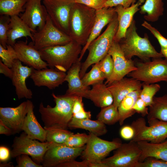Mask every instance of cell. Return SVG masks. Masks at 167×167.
I'll use <instances>...</instances> for the list:
<instances>
[{
    "instance_id": "1",
    "label": "cell",
    "mask_w": 167,
    "mask_h": 167,
    "mask_svg": "<svg viewBox=\"0 0 167 167\" xmlns=\"http://www.w3.org/2000/svg\"><path fill=\"white\" fill-rule=\"evenodd\" d=\"M52 96L55 103L54 107L49 105L45 107L42 102L39 106V112L45 125L44 127L66 129L72 118L73 105L77 96L66 93L57 95L53 92Z\"/></svg>"
},
{
    "instance_id": "2",
    "label": "cell",
    "mask_w": 167,
    "mask_h": 167,
    "mask_svg": "<svg viewBox=\"0 0 167 167\" xmlns=\"http://www.w3.org/2000/svg\"><path fill=\"white\" fill-rule=\"evenodd\" d=\"M119 43L125 57L128 59L136 56L146 62L149 61L150 58H161L163 57L152 45L146 34L143 37L138 34L134 19L127 29L125 37Z\"/></svg>"
},
{
    "instance_id": "3",
    "label": "cell",
    "mask_w": 167,
    "mask_h": 167,
    "mask_svg": "<svg viewBox=\"0 0 167 167\" xmlns=\"http://www.w3.org/2000/svg\"><path fill=\"white\" fill-rule=\"evenodd\" d=\"M82 49L81 45L72 40L64 45L49 47L39 51L48 67L66 72L78 60Z\"/></svg>"
},
{
    "instance_id": "4",
    "label": "cell",
    "mask_w": 167,
    "mask_h": 167,
    "mask_svg": "<svg viewBox=\"0 0 167 167\" xmlns=\"http://www.w3.org/2000/svg\"><path fill=\"white\" fill-rule=\"evenodd\" d=\"M96 10L75 2L71 12L69 36L79 44L85 45L93 27Z\"/></svg>"
},
{
    "instance_id": "5",
    "label": "cell",
    "mask_w": 167,
    "mask_h": 167,
    "mask_svg": "<svg viewBox=\"0 0 167 167\" xmlns=\"http://www.w3.org/2000/svg\"><path fill=\"white\" fill-rule=\"evenodd\" d=\"M118 27V21L116 14L103 33L89 45L87 49L89 51L88 55L85 61L81 64L79 73L81 79L91 65L99 62L108 54L114 41Z\"/></svg>"
},
{
    "instance_id": "6",
    "label": "cell",
    "mask_w": 167,
    "mask_h": 167,
    "mask_svg": "<svg viewBox=\"0 0 167 167\" xmlns=\"http://www.w3.org/2000/svg\"><path fill=\"white\" fill-rule=\"evenodd\" d=\"M148 120L147 126L145 119L139 118L133 121L131 125L135 131L132 140L136 142L145 141L157 143L167 138V122L156 119Z\"/></svg>"
},
{
    "instance_id": "7",
    "label": "cell",
    "mask_w": 167,
    "mask_h": 167,
    "mask_svg": "<svg viewBox=\"0 0 167 167\" xmlns=\"http://www.w3.org/2000/svg\"><path fill=\"white\" fill-rule=\"evenodd\" d=\"M135 64L137 69L129 74V77L148 84L167 82V59L154 58Z\"/></svg>"
},
{
    "instance_id": "8",
    "label": "cell",
    "mask_w": 167,
    "mask_h": 167,
    "mask_svg": "<svg viewBox=\"0 0 167 167\" xmlns=\"http://www.w3.org/2000/svg\"><path fill=\"white\" fill-rule=\"evenodd\" d=\"M53 143L40 142L32 139L24 131L19 136L14 138L11 156L15 158L20 155L27 154L30 156L36 163L41 165L45 152Z\"/></svg>"
},
{
    "instance_id": "9",
    "label": "cell",
    "mask_w": 167,
    "mask_h": 167,
    "mask_svg": "<svg viewBox=\"0 0 167 167\" xmlns=\"http://www.w3.org/2000/svg\"><path fill=\"white\" fill-rule=\"evenodd\" d=\"M89 135L88 140L80 156L82 160H86L89 162L101 161L122 143L119 138L109 141L102 139L89 132Z\"/></svg>"
},
{
    "instance_id": "10",
    "label": "cell",
    "mask_w": 167,
    "mask_h": 167,
    "mask_svg": "<svg viewBox=\"0 0 167 167\" xmlns=\"http://www.w3.org/2000/svg\"><path fill=\"white\" fill-rule=\"evenodd\" d=\"M33 37L32 41L38 50L64 45L72 40L69 36L54 25L48 15L43 27L33 33Z\"/></svg>"
},
{
    "instance_id": "11",
    "label": "cell",
    "mask_w": 167,
    "mask_h": 167,
    "mask_svg": "<svg viewBox=\"0 0 167 167\" xmlns=\"http://www.w3.org/2000/svg\"><path fill=\"white\" fill-rule=\"evenodd\" d=\"M114 150L112 156L101 161L108 167H137L141 150L137 142L131 140L122 143Z\"/></svg>"
},
{
    "instance_id": "12",
    "label": "cell",
    "mask_w": 167,
    "mask_h": 167,
    "mask_svg": "<svg viewBox=\"0 0 167 167\" xmlns=\"http://www.w3.org/2000/svg\"><path fill=\"white\" fill-rule=\"evenodd\" d=\"M42 2L54 25L69 36L70 18L74 0H43Z\"/></svg>"
},
{
    "instance_id": "13",
    "label": "cell",
    "mask_w": 167,
    "mask_h": 167,
    "mask_svg": "<svg viewBox=\"0 0 167 167\" xmlns=\"http://www.w3.org/2000/svg\"><path fill=\"white\" fill-rule=\"evenodd\" d=\"M85 147L72 148L53 143L45 152L41 165L44 167H57L60 164L75 160L81 155Z\"/></svg>"
},
{
    "instance_id": "14",
    "label": "cell",
    "mask_w": 167,
    "mask_h": 167,
    "mask_svg": "<svg viewBox=\"0 0 167 167\" xmlns=\"http://www.w3.org/2000/svg\"><path fill=\"white\" fill-rule=\"evenodd\" d=\"M108 54L112 58L113 68L111 76L105 82V84L107 85L120 80L137 69L134 62L132 59H128L125 57L119 42L114 41Z\"/></svg>"
},
{
    "instance_id": "15",
    "label": "cell",
    "mask_w": 167,
    "mask_h": 167,
    "mask_svg": "<svg viewBox=\"0 0 167 167\" xmlns=\"http://www.w3.org/2000/svg\"><path fill=\"white\" fill-rule=\"evenodd\" d=\"M42 0H28L24 11L20 16L31 30L32 33L41 29L45 25L48 14Z\"/></svg>"
},
{
    "instance_id": "16",
    "label": "cell",
    "mask_w": 167,
    "mask_h": 167,
    "mask_svg": "<svg viewBox=\"0 0 167 167\" xmlns=\"http://www.w3.org/2000/svg\"><path fill=\"white\" fill-rule=\"evenodd\" d=\"M13 46L18 59L24 64L37 70L47 68V63L42 59L32 41L28 44L27 41H18Z\"/></svg>"
},
{
    "instance_id": "17",
    "label": "cell",
    "mask_w": 167,
    "mask_h": 167,
    "mask_svg": "<svg viewBox=\"0 0 167 167\" xmlns=\"http://www.w3.org/2000/svg\"><path fill=\"white\" fill-rule=\"evenodd\" d=\"M28 108L27 101L15 107H0V120L12 130L13 134L19 133L23 131Z\"/></svg>"
},
{
    "instance_id": "18",
    "label": "cell",
    "mask_w": 167,
    "mask_h": 167,
    "mask_svg": "<svg viewBox=\"0 0 167 167\" xmlns=\"http://www.w3.org/2000/svg\"><path fill=\"white\" fill-rule=\"evenodd\" d=\"M24 66L18 59L14 60L11 68L13 71L11 79L12 84L15 87L16 95L19 99L25 98L31 99L32 96V91L26 85V80L30 77L32 67Z\"/></svg>"
},
{
    "instance_id": "19",
    "label": "cell",
    "mask_w": 167,
    "mask_h": 167,
    "mask_svg": "<svg viewBox=\"0 0 167 167\" xmlns=\"http://www.w3.org/2000/svg\"><path fill=\"white\" fill-rule=\"evenodd\" d=\"M66 74L54 68H48L37 70L32 68L30 78L37 87L45 86L52 90L65 81Z\"/></svg>"
},
{
    "instance_id": "20",
    "label": "cell",
    "mask_w": 167,
    "mask_h": 167,
    "mask_svg": "<svg viewBox=\"0 0 167 167\" xmlns=\"http://www.w3.org/2000/svg\"><path fill=\"white\" fill-rule=\"evenodd\" d=\"M145 0H138L128 7L121 5L115 7L118 21V27L114 41L119 42L125 36L126 31L131 24L134 15L139 11L140 6Z\"/></svg>"
},
{
    "instance_id": "21",
    "label": "cell",
    "mask_w": 167,
    "mask_h": 167,
    "mask_svg": "<svg viewBox=\"0 0 167 167\" xmlns=\"http://www.w3.org/2000/svg\"><path fill=\"white\" fill-rule=\"evenodd\" d=\"M116 13L115 7H104L96 10L94 24L86 44L82 49L79 60L81 61L90 43L98 36L104 28L114 19Z\"/></svg>"
},
{
    "instance_id": "22",
    "label": "cell",
    "mask_w": 167,
    "mask_h": 167,
    "mask_svg": "<svg viewBox=\"0 0 167 167\" xmlns=\"http://www.w3.org/2000/svg\"><path fill=\"white\" fill-rule=\"evenodd\" d=\"M107 86L113 96V104L118 107L122 100L128 94L141 89L142 84L141 81L132 78L124 77L113 82Z\"/></svg>"
},
{
    "instance_id": "23",
    "label": "cell",
    "mask_w": 167,
    "mask_h": 167,
    "mask_svg": "<svg viewBox=\"0 0 167 167\" xmlns=\"http://www.w3.org/2000/svg\"><path fill=\"white\" fill-rule=\"evenodd\" d=\"M81 66V61L78 59L68 71L65 81L68 83V88L66 93L88 99L89 87L83 84L80 77Z\"/></svg>"
},
{
    "instance_id": "24",
    "label": "cell",
    "mask_w": 167,
    "mask_h": 167,
    "mask_svg": "<svg viewBox=\"0 0 167 167\" xmlns=\"http://www.w3.org/2000/svg\"><path fill=\"white\" fill-rule=\"evenodd\" d=\"M27 101L28 111L25 118L22 130L29 138L32 139L42 142H46V130L41 126L35 115L32 102L29 100Z\"/></svg>"
},
{
    "instance_id": "25",
    "label": "cell",
    "mask_w": 167,
    "mask_h": 167,
    "mask_svg": "<svg viewBox=\"0 0 167 167\" xmlns=\"http://www.w3.org/2000/svg\"><path fill=\"white\" fill-rule=\"evenodd\" d=\"M29 36L33 40V34L27 24L19 15L11 16L7 32V45L13 46L16 40Z\"/></svg>"
},
{
    "instance_id": "26",
    "label": "cell",
    "mask_w": 167,
    "mask_h": 167,
    "mask_svg": "<svg viewBox=\"0 0 167 167\" xmlns=\"http://www.w3.org/2000/svg\"><path fill=\"white\" fill-rule=\"evenodd\" d=\"M137 142L141 150L139 162L149 157L167 161V140L157 143L145 141Z\"/></svg>"
},
{
    "instance_id": "27",
    "label": "cell",
    "mask_w": 167,
    "mask_h": 167,
    "mask_svg": "<svg viewBox=\"0 0 167 167\" xmlns=\"http://www.w3.org/2000/svg\"><path fill=\"white\" fill-rule=\"evenodd\" d=\"M90 99L95 106L101 108L109 106L113 103L112 94L107 85L103 83L92 85L88 93Z\"/></svg>"
},
{
    "instance_id": "28",
    "label": "cell",
    "mask_w": 167,
    "mask_h": 167,
    "mask_svg": "<svg viewBox=\"0 0 167 167\" xmlns=\"http://www.w3.org/2000/svg\"><path fill=\"white\" fill-rule=\"evenodd\" d=\"M68 127L71 129H84L98 136L104 135L107 132L105 125L97 119H81L72 117L68 123Z\"/></svg>"
},
{
    "instance_id": "29",
    "label": "cell",
    "mask_w": 167,
    "mask_h": 167,
    "mask_svg": "<svg viewBox=\"0 0 167 167\" xmlns=\"http://www.w3.org/2000/svg\"><path fill=\"white\" fill-rule=\"evenodd\" d=\"M141 89L130 93L121 102L118 107L119 116L118 122L120 125H122L126 119L135 113L133 107L137 100L140 97Z\"/></svg>"
},
{
    "instance_id": "30",
    "label": "cell",
    "mask_w": 167,
    "mask_h": 167,
    "mask_svg": "<svg viewBox=\"0 0 167 167\" xmlns=\"http://www.w3.org/2000/svg\"><path fill=\"white\" fill-rule=\"evenodd\" d=\"M163 0H145L140 7L139 12L145 14L144 18L146 21L155 22L163 14Z\"/></svg>"
},
{
    "instance_id": "31",
    "label": "cell",
    "mask_w": 167,
    "mask_h": 167,
    "mask_svg": "<svg viewBox=\"0 0 167 167\" xmlns=\"http://www.w3.org/2000/svg\"><path fill=\"white\" fill-rule=\"evenodd\" d=\"M147 118L148 120L156 119L167 122V95L154 97Z\"/></svg>"
},
{
    "instance_id": "32",
    "label": "cell",
    "mask_w": 167,
    "mask_h": 167,
    "mask_svg": "<svg viewBox=\"0 0 167 167\" xmlns=\"http://www.w3.org/2000/svg\"><path fill=\"white\" fill-rule=\"evenodd\" d=\"M28 0H0V15L11 16L19 15L24 11Z\"/></svg>"
},
{
    "instance_id": "33",
    "label": "cell",
    "mask_w": 167,
    "mask_h": 167,
    "mask_svg": "<svg viewBox=\"0 0 167 167\" xmlns=\"http://www.w3.org/2000/svg\"><path fill=\"white\" fill-rule=\"evenodd\" d=\"M46 131V142L62 144L74 133L66 129L49 127H44Z\"/></svg>"
},
{
    "instance_id": "34",
    "label": "cell",
    "mask_w": 167,
    "mask_h": 167,
    "mask_svg": "<svg viewBox=\"0 0 167 167\" xmlns=\"http://www.w3.org/2000/svg\"><path fill=\"white\" fill-rule=\"evenodd\" d=\"M101 108L96 116L97 120L109 125H113L118 122L119 116L118 107L113 104Z\"/></svg>"
},
{
    "instance_id": "35",
    "label": "cell",
    "mask_w": 167,
    "mask_h": 167,
    "mask_svg": "<svg viewBox=\"0 0 167 167\" xmlns=\"http://www.w3.org/2000/svg\"><path fill=\"white\" fill-rule=\"evenodd\" d=\"M105 78L101 70L98 62L92 66L90 71L86 73L81 79L82 82L86 86L103 83Z\"/></svg>"
},
{
    "instance_id": "36",
    "label": "cell",
    "mask_w": 167,
    "mask_h": 167,
    "mask_svg": "<svg viewBox=\"0 0 167 167\" xmlns=\"http://www.w3.org/2000/svg\"><path fill=\"white\" fill-rule=\"evenodd\" d=\"M140 97L147 106H150L153 102L155 95L160 89V85L158 84H148L144 83L142 84Z\"/></svg>"
},
{
    "instance_id": "37",
    "label": "cell",
    "mask_w": 167,
    "mask_h": 167,
    "mask_svg": "<svg viewBox=\"0 0 167 167\" xmlns=\"http://www.w3.org/2000/svg\"><path fill=\"white\" fill-rule=\"evenodd\" d=\"M0 57L2 62L10 68L12 67L14 60L18 59L13 46L8 45L5 48L0 44Z\"/></svg>"
},
{
    "instance_id": "38",
    "label": "cell",
    "mask_w": 167,
    "mask_h": 167,
    "mask_svg": "<svg viewBox=\"0 0 167 167\" xmlns=\"http://www.w3.org/2000/svg\"><path fill=\"white\" fill-rule=\"evenodd\" d=\"M89 138V134L84 133H73L62 144L71 148H80L85 146Z\"/></svg>"
},
{
    "instance_id": "39",
    "label": "cell",
    "mask_w": 167,
    "mask_h": 167,
    "mask_svg": "<svg viewBox=\"0 0 167 167\" xmlns=\"http://www.w3.org/2000/svg\"><path fill=\"white\" fill-rule=\"evenodd\" d=\"M82 98V97L78 96L76 97L72 107V117L81 119H90L91 112L85 110Z\"/></svg>"
},
{
    "instance_id": "40",
    "label": "cell",
    "mask_w": 167,
    "mask_h": 167,
    "mask_svg": "<svg viewBox=\"0 0 167 167\" xmlns=\"http://www.w3.org/2000/svg\"><path fill=\"white\" fill-rule=\"evenodd\" d=\"M11 17L5 15L0 16V44L6 48L7 41V32Z\"/></svg>"
},
{
    "instance_id": "41",
    "label": "cell",
    "mask_w": 167,
    "mask_h": 167,
    "mask_svg": "<svg viewBox=\"0 0 167 167\" xmlns=\"http://www.w3.org/2000/svg\"><path fill=\"white\" fill-rule=\"evenodd\" d=\"M100 69L106 80L111 76L113 68V62L111 56L108 54L98 62Z\"/></svg>"
},
{
    "instance_id": "42",
    "label": "cell",
    "mask_w": 167,
    "mask_h": 167,
    "mask_svg": "<svg viewBox=\"0 0 167 167\" xmlns=\"http://www.w3.org/2000/svg\"><path fill=\"white\" fill-rule=\"evenodd\" d=\"M142 26L148 30L158 41L161 48L167 47V39L164 37L156 28L146 21H144Z\"/></svg>"
},
{
    "instance_id": "43",
    "label": "cell",
    "mask_w": 167,
    "mask_h": 167,
    "mask_svg": "<svg viewBox=\"0 0 167 167\" xmlns=\"http://www.w3.org/2000/svg\"><path fill=\"white\" fill-rule=\"evenodd\" d=\"M137 167H167V161L153 157H148L139 162Z\"/></svg>"
},
{
    "instance_id": "44",
    "label": "cell",
    "mask_w": 167,
    "mask_h": 167,
    "mask_svg": "<svg viewBox=\"0 0 167 167\" xmlns=\"http://www.w3.org/2000/svg\"><path fill=\"white\" fill-rule=\"evenodd\" d=\"M16 158L17 165L16 167H42V165L36 163L28 155L22 154L18 156Z\"/></svg>"
},
{
    "instance_id": "45",
    "label": "cell",
    "mask_w": 167,
    "mask_h": 167,
    "mask_svg": "<svg viewBox=\"0 0 167 167\" xmlns=\"http://www.w3.org/2000/svg\"><path fill=\"white\" fill-rule=\"evenodd\" d=\"M108 0H74L75 2L84 4L95 10L104 7Z\"/></svg>"
},
{
    "instance_id": "46",
    "label": "cell",
    "mask_w": 167,
    "mask_h": 167,
    "mask_svg": "<svg viewBox=\"0 0 167 167\" xmlns=\"http://www.w3.org/2000/svg\"><path fill=\"white\" fill-rule=\"evenodd\" d=\"M136 2V0H108L104 7H115L121 5L124 7H128Z\"/></svg>"
},
{
    "instance_id": "47",
    "label": "cell",
    "mask_w": 167,
    "mask_h": 167,
    "mask_svg": "<svg viewBox=\"0 0 167 167\" xmlns=\"http://www.w3.org/2000/svg\"><path fill=\"white\" fill-rule=\"evenodd\" d=\"M144 102L140 97L137 99L134 106L133 109L135 113L140 114L142 117L147 115L149 110Z\"/></svg>"
},
{
    "instance_id": "48",
    "label": "cell",
    "mask_w": 167,
    "mask_h": 167,
    "mask_svg": "<svg viewBox=\"0 0 167 167\" xmlns=\"http://www.w3.org/2000/svg\"><path fill=\"white\" fill-rule=\"evenodd\" d=\"M120 135L122 138L125 140H131L135 135L134 129L131 125H125L121 127Z\"/></svg>"
},
{
    "instance_id": "49",
    "label": "cell",
    "mask_w": 167,
    "mask_h": 167,
    "mask_svg": "<svg viewBox=\"0 0 167 167\" xmlns=\"http://www.w3.org/2000/svg\"><path fill=\"white\" fill-rule=\"evenodd\" d=\"M57 167H89V162L86 160L78 161L73 160L60 164Z\"/></svg>"
},
{
    "instance_id": "50",
    "label": "cell",
    "mask_w": 167,
    "mask_h": 167,
    "mask_svg": "<svg viewBox=\"0 0 167 167\" xmlns=\"http://www.w3.org/2000/svg\"><path fill=\"white\" fill-rule=\"evenodd\" d=\"M0 73L11 79L12 78L13 71L12 69L4 64L1 60H0Z\"/></svg>"
},
{
    "instance_id": "51",
    "label": "cell",
    "mask_w": 167,
    "mask_h": 167,
    "mask_svg": "<svg viewBox=\"0 0 167 167\" xmlns=\"http://www.w3.org/2000/svg\"><path fill=\"white\" fill-rule=\"evenodd\" d=\"M11 156V152L9 149L4 146L0 147V161L6 162L8 161Z\"/></svg>"
},
{
    "instance_id": "52",
    "label": "cell",
    "mask_w": 167,
    "mask_h": 167,
    "mask_svg": "<svg viewBox=\"0 0 167 167\" xmlns=\"http://www.w3.org/2000/svg\"><path fill=\"white\" fill-rule=\"evenodd\" d=\"M0 134L9 135L13 134L12 130L0 120Z\"/></svg>"
},
{
    "instance_id": "53",
    "label": "cell",
    "mask_w": 167,
    "mask_h": 167,
    "mask_svg": "<svg viewBox=\"0 0 167 167\" xmlns=\"http://www.w3.org/2000/svg\"><path fill=\"white\" fill-rule=\"evenodd\" d=\"M89 167H108V166L106 164L101 161L96 162H89Z\"/></svg>"
},
{
    "instance_id": "54",
    "label": "cell",
    "mask_w": 167,
    "mask_h": 167,
    "mask_svg": "<svg viewBox=\"0 0 167 167\" xmlns=\"http://www.w3.org/2000/svg\"><path fill=\"white\" fill-rule=\"evenodd\" d=\"M160 53L167 59V47L161 48Z\"/></svg>"
},
{
    "instance_id": "55",
    "label": "cell",
    "mask_w": 167,
    "mask_h": 167,
    "mask_svg": "<svg viewBox=\"0 0 167 167\" xmlns=\"http://www.w3.org/2000/svg\"><path fill=\"white\" fill-rule=\"evenodd\" d=\"M0 167H13L12 163L11 162H10L9 163H3L0 164Z\"/></svg>"
},
{
    "instance_id": "56",
    "label": "cell",
    "mask_w": 167,
    "mask_h": 167,
    "mask_svg": "<svg viewBox=\"0 0 167 167\" xmlns=\"http://www.w3.org/2000/svg\"></svg>"
}]
</instances>
